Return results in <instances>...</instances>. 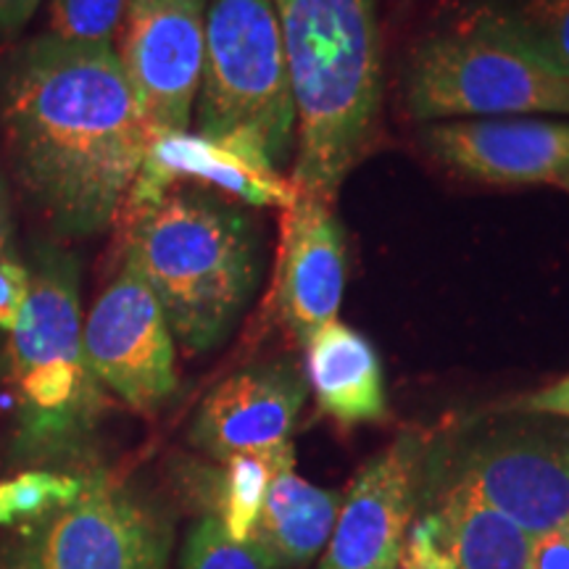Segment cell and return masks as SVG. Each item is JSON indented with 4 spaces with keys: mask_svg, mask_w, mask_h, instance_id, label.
Here are the masks:
<instances>
[{
    "mask_svg": "<svg viewBox=\"0 0 569 569\" xmlns=\"http://www.w3.org/2000/svg\"><path fill=\"white\" fill-rule=\"evenodd\" d=\"M3 130L21 190L67 238L101 234L122 217L151 140L113 46L53 34L13 53Z\"/></svg>",
    "mask_w": 569,
    "mask_h": 569,
    "instance_id": "6da1fadb",
    "label": "cell"
},
{
    "mask_svg": "<svg viewBox=\"0 0 569 569\" xmlns=\"http://www.w3.org/2000/svg\"><path fill=\"white\" fill-rule=\"evenodd\" d=\"M296 106V196L336 206L382 106L377 0H272Z\"/></svg>",
    "mask_w": 569,
    "mask_h": 569,
    "instance_id": "7a4b0ae2",
    "label": "cell"
},
{
    "mask_svg": "<svg viewBox=\"0 0 569 569\" xmlns=\"http://www.w3.org/2000/svg\"><path fill=\"white\" fill-rule=\"evenodd\" d=\"M124 261L193 353L224 343L261 277V234L243 209L209 190L174 188L127 213Z\"/></svg>",
    "mask_w": 569,
    "mask_h": 569,
    "instance_id": "3957f363",
    "label": "cell"
},
{
    "mask_svg": "<svg viewBox=\"0 0 569 569\" xmlns=\"http://www.w3.org/2000/svg\"><path fill=\"white\" fill-rule=\"evenodd\" d=\"M30 301L0 351L11 398V448L21 461L80 459L96 438L106 401L82 346L80 264L69 251L38 246Z\"/></svg>",
    "mask_w": 569,
    "mask_h": 569,
    "instance_id": "277c9868",
    "label": "cell"
},
{
    "mask_svg": "<svg viewBox=\"0 0 569 569\" xmlns=\"http://www.w3.org/2000/svg\"><path fill=\"white\" fill-rule=\"evenodd\" d=\"M465 496L530 538L569 525V422L501 415L427 438L417 498Z\"/></svg>",
    "mask_w": 569,
    "mask_h": 569,
    "instance_id": "5b68a950",
    "label": "cell"
},
{
    "mask_svg": "<svg viewBox=\"0 0 569 569\" xmlns=\"http://www.w3.org/2000/svg\"><path fill=\"white\" fill-rule=\"evenodd\" d=\"M403 106L419 124L569 117V77L467 17L427 34L403 69Z\"/></svg>",
    "mask_w": 569,
    "mask_h": 569,
    "instance_id": "8992f818",
    "label": "cell"
},
{
    "mask_svg": "<svg viewBox=\"0 0 569 569\" xmlns=\"http://www.w3.org/2000/svg\"><path fill=\"white\" fill-rule=\"evenodd\" d=\"M196 122L201 134L253 142L274 167L288 159L296 106L272 0H209Z\"/></svg>",
    "mask_w": 569,
    "mask_h": 569,
    "instance_id": "52a82bcc",
    "label": "cell"
},
{
    "mask_svg": "<svg viewBox=\"0 0 569 569\" xmlns=\"http://www.w3.org/2000/svg\"><path fill=\"white\" fill-rule=\"evenodd\" d=\"M169 553L167 511L106 469H88L74 501L11 530L0 569H167Z\"/></svg>",
    "mask_w": 569,
    "mask_h": 569,
    "instance_id": "ba28073f",
    "label": "cell"
},
{
    "mask_svg": "<svg viewBox=\"0 0 569 569\" xmlns=\"http://www.w3.org/2000/svg\"><path fill=\"white\" fill-rule=\"evenodd\" d=\"M90 372L134 411H156L177 393L174 336L159 301L130 261L82 322Z\"/></svg>",
    "mask_w": 569,
    "mask_h": 569,
    "instance_id": "9c48e42d",
    "label": "cell"
},
{
    "mask_svg": "<svg viewBox=\"0 0 569 569\" xmlns=\"http://www.w3.org/2000/svg\"><path fill=\"white\" fill-rule=\"evenodd\" d=\"M209 0H130L119 48L134 101L151 132L188 130L206 51Z\"/></svg>",
    "mask_w": 569,
    "mask_h": 569,
    "instance_id": "30bf717a",
    "label": "cell"
},
{
    "mask_svg": "<svg viewBox=\"0 0 569 569\" xmlns=\"http://www.w3.org/2000/svg\"><path fill=\"white\" fill-rule=\"evenodd\" d=\"M419 146L465 180L569 193V119L507 117L425 124Z\"/></svg>",
    "mask_w": 569,
    "mask_h": 569,
    "instance_id": "8fae6325",
    "label": "cell"
},
{
    "mask_svg": "<svg viewBox=\"0 0 569 569\" xmlns=\"http://www.w3.org/2000/svg\"><path fill=\"white\" fill-rule=\"evenodd\" d=\"M427 432L403 430L359 469L340 501L319 569H396L417 509Z\"/></svg>",
    "mask_w": 569,
    "mask_h": 569,
    "instance_id": "7c38bea8",
    "label": "cell"
},
{
    "mask_svg": "<svg viewBox=\"0 0 569 569\" xmlns=\"http://www.w3.org/2000/svg\"><path fill=\"white\" fill-rule=\"evenodd\" d=\"M180 182H198L213 196L248 206L288 209L296 201L288 177H282L280 167H274L253 142L211 138L190 130H163L151 132L122 217L156 203L169 190L180 188Z\"/></svg>",
    "mask_w": 569,
    "mask_h": 569,
    "instance_id": "4fadbf2b",
    "label": "cell"
},
{
    "mask_svg": "<svg viewBox=\"0 0 569 569\" xmlns=\"http://www.w3.org/2000/svg\"><path fill=\"white\" fill-rule=\"evenodd\" d=\"M309 398L303 369L290 359L240 369L219 382L198 407L190 446L211 461L290 443Z\"/></svg>",
    "mask_w": 569,
    "mask_h": 569,
    "instance_id": "5bb4252c",
    "label": "cell"
},
{
    "mask_svg": "<svg viewBox=\"0 0 569 569\" xmlns=\"http://www.w3.org/2000/svg\"><path fill=\"white\" fill-rule=\"evenodd\" d=\"M346 272V232L336 206L296 196L282 209L272 298L282 327L301 346L338 319Z\"/></svg>",
    "mask_w": 569,
    "mask_h": 569,
    "instance_id": "9a60e30c",
    "label": "cell"
},
{
    "mask_svg": "<svg viewBox=\"0 0 569 569\" xmlns=\"http://www.w3.org/2000/svg\"><path fill=\"white\" fill-rule=\"evenodd\" d=\"M532 538L465 496L417 498L396 569H528Z\"/></svg>",
    "mask_w": 569,
    "mask_h": 569,
    "instance_id": "2e32d148",
    "label": "cell"
},
{
    "mask_svg": "<svg viewBox=\"0 0 569 569\" xmlns=\"http://www.w3.org/2000/svg\"><path fill=\"white\" fill-rule=\"evenodd\" d=\"M303 377L319 411L338 425H377L390 417L382 359L351 325H325L303 343Z\"/></svg>",
    "mask_w": 569,
    "mask_h": 569,
    "instance_id": "e0dca14e",
    "label": "cell"
},
{
    "mask_svg": "<svg viewBox=\"0 0 569 569\" xmlns=\"http://www.w3.org/2000/svg\"><path fill=\"white\" fill-rule=\"evenodd\" d=\"M338 509L340 496L336 490L317 488L296 475V469H288L269 486L246 546H251L272 569L303 567L325 551Z\"/></svg>",
    "mask_w": 569,
    "mask_h": 569,
    "instance_id": "ac0fdd59",
    "label": "cell"
},
{
    "mask_svg": "<svg viewBox=\"0 0 569 569\" xmlns=\"http://www.w3.org/2000/svg\"><path fill=\"white\" fill-rule=\"evenodd\" d=\"M217 465L219 467L190 465V493L201 507V517L217 519L227 536L238 543H246L256 517L264 507L272 480L288 469H296L293 443L240 453V457L217 461Z\"/></svg>",
    "mask_w": 569,
    "mask_h": 569,
    "instance_id": "d6986e66",
    "label": "cell"
},
{
    "mask_svg": "<svg viewBox=\"0 0 569 569\" xmlns=\"http://www.w3.org/2000/svg\"><path fill=\"white\" fill-rule=\"evenodd\" d=\"M461 17L569 77V0H478Z\"/></svg>",
    "mask_w": 569,
    "mask_h": 569,
    "instance_id": "ffe728a7",
    "label": "cell"
},
{
    "mask_svg": "<svg viewBox=\"0 0 569 569\" xmlns=\"http://www.w3.org/2000/svg\"><path fill=\"white\" fill-rule=\"evenodd\" d=\"M84 472L27 469L0 482V528L21 530L48 519L80 496Z\"/></svg>",
    "mask_w": 569,
    "mask_h": 569,
    "instance_id": "44dd1931",
    "label": "cell"
},
{
    "mask_svg": "<svg viewBox=\"0 0 569 569\" xmlns=\"http://www.w3.org/2000/svg\"><path fill=\"white\" fill-rule=\"evenodd\" d=\"M130 0H51L48 34L84 46H111Z\"/></svg>",
    "mask_w": 569,
    "mask_h": 569,
    "instance_id": "7402d4cb",
    "label": "cell"
},
{
    "mask_svg": "<svg viewBox=\"0 0 569 569\" xmlns=\"http://www.w3.org/2000/svg\"><path fill=\"white\" fill-rule=\"evenodd\" d=\"M180 569H272L251 546L227 536L211 517H198L184 540Z\"/></svg>",
    "mask_w": 569,
    "mask_h": 569,
    "instance_id": "603a6c76",
    "label": "cell"
},
{
    "mask_svg": "<svg viewBox=\"0 0 569 569\" xmlns=\"http://www.w3.org/2000/svg\"><path fill=\"white\" fill-rule=\"evenodd\" d=\"M30 301V269L17 253L0 256V332L17 330Z\"/></svg>",
    "mask_w": 569,
    "mask_h": 569,
    "instance_id": "cb8c5ba5",
    "label": "cell"
},
{
    "mask_svg": "<svg viewBox=\"0 0 569 569\" xmlns=\"http://www.w3.org/2000/svg\"><path fill=\"white\" fill-rule=\"evenodd\" d=\"M493 411L501 415H525V417H551L569 422V375L549 382V386L530 390V393L507 398Z\"/></svg>",
    "mask_w": 569,
    "mask_h": 569,
    "instance_id": "d4e9b609",
    "label": "cell"
},
{
    "mask_svg": "<svg viewBox=\"0 0 569 569\" xmlns=\"http://www.w3.org/2000/svg\"><path fill=\"white\" fill-rule=\"evenodd\" d=\"M528 569H569V525L532 538Z\"/></svg>",
    "mask_w": 569,
    "mask_h": 569,
    "instance_id": "484cf974",
    "label": "cell"
},
{
    "mask_svg": "<svg viewBox=\"0 0 569 569\" xmlns=\"http://www.w3.org/2000/svg\"><path fill=\"white\" fill-rule=\"evenodd\" d=\"M42 0H0V34H13L34 17Z\"/></svg>",
    "mask_w": 569,
    "mask_h": 569,
    "instance_id": "4316f807",
    "label": "cell"
},
{
    "mask_svg": "<svg viewBox=\"0 0 569 569\" xmlns=\"http://www.w3.org/2000/svg\"><path fill=\"white\" fill-rule=\"evenodd\" d=\"M6 253H13V217L9 188L0 180V256Z\"/></svg>",
    "mask_w": 569,
    "mask_h": 569,
    "instance_id": "83f0119b",
    "label": "cell"
}]
</instances>
